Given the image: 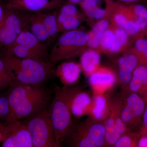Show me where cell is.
Segmentation results:
<instances>
[{
	"mask_svg": "<svg viewBox=\"0 0 147 147\" xmlns=\"http://www.w3.org/2000/svg\"><path fill=\"white\" fill-rule=\"evenodd\" d=\"M28 30L40 41L47 45L51 41L42 24L40 13H31L29 17Z\"/></svg>",
	"mask_w": 147,
	"mask_h": 147,
	"instance_id": "ac0fdd59",
	"label": "cell"
},
{
	"mask_svg": "<svg viewBox=\"0 0 147 147\" xmlns=\"http://www.w3.org/2000/svg\"><path fill=\"white\" fill-rule=\"evenodd\" d=\"M114 20L119 26L125 30L128 34H136L140 30L135 21L129 20L122 13H119L115 14L114 17Z\"/></svg>",
	"mask_w": 147,
	"mask_h": 147,
	"instance_id": "cb8c5ba5",
	"label": "cell"
},
{
	"mask_svg": "<svg viewBox=\"0 0 147 147\" xmlns=\"http://www.w3.org/2000/svg\"><path fill=\"white\" fill-rule=\"evenodd\" d=\"M108 108V116H106L104 125L105 129V145L114 146L116 141L122 136L116 124V118L120 113L121 108L110 107Z\"/></svg>",
	"mask_w": 147,
	"mask_h": 147,
	"instance_id": "4fadbf2b",
	"label": "cell"
},
{
	"mask_svg": "<svg viewBox=\"0 0 147 147\" xmlns=\"http://www.w3.org/2000/svg\"><path fill=\"white\" fill-rule=\"evenodd\" d=\"M117 1L122 2L129 3L135 2L138 1L140 0H117Z\"/></svg>",
	"mask_w": 147,
	"mask_h": 147,
	"instance_id": "8d00e7d4",
	"label": "cell"
},
{
	"mask_svg": "<svg viewBox=\"0 0 147 147\" xmlns=\"http://www.w3.org/2000/svg\"><path fill=\"white\" fill-rule=\"evenodd\" d=\"M13 82L10 71L2 59H0V90L10 85Z\"/></svg>",
	"mask_w": 147,
	"mask_h": 147,
	"instance_id": "4316f807",
	"label": "cell"
},
{
	"mask_svg": "<svg viewBox=\"0 0 147 147\" xmlns=\"http://www.w3.org/2000/svg\"><path fill=\"white\" fill-rule=\"evenodd\" d=\"M57 21L59 32L76 30L81 23L75 5L71 3L61 7L59 14L57 15Z\"/></svg>",
	"mask_w": 147,
	"mask_h": 147,
	"instance_id": "7c38bea8",
	"label": "cell"
},
{
	"mask_svg": "<svg viewBox=\"0 0 147 147\" xmlns=\"http://www.w3.org/2000/svg\"><path fill=\"white\" fill-rule=\"evenodd\" d=\"M40 17L47 34L52 40L56 39L59 32L56 11H50L40 13Z\"/></svg>",
	"mask_w": 147,
	"mask_h": 147,
	"instance_id": "44dd1931",
	"label": "cell"
},
{
	"mask_svg": "<svg viewBox=\"0 0 147 147\" xmlns=\"http://www.w3.org/2000/svg\"><path fill=\"white\" fill-rule=\"evenodd\" d=\"M11 113L10 108L7 97L0 98V118L7 117Z\"/></svg>",
	"mask_w": 147,
	"mask_h": 147,
	"instance_id": "f1b7e54d",
	"label": "cell"
},
{
	"mask_svg": "<svg viewBox=\"0 0 147 147\" xmlns=\"http://www.w3.org/2000/svg\"><path fill=\"white\" fill-rule=\"evenodd\" d=\"M88 34L82 30H72L58 37L50 52V61L55 64L75 55L77 50L88 43Z\"/></svg>",
	"mask_w": 147,
	"mask_h": 147,
	"instance_id": "52a82bcc",
	"label": "cell"
},
{
	"mask_svg": "<svg viewBox=\"0 0 147 147\" xmlns=\"http://www.w3.org/2000/svg\"><path fill=\"white\" fill-rule=\"evenodd\" d=\"M88 119L73 125L64 141L68 146L100 147L105 145V129L101 121Z\"/></svg>",
	"mask_w": 147,
	"mask_h": 147,
	"instance_id": "277c9868",
	"label": "cell"
},
{
	"mask_svg": "<svg viewBox=\"0 0 147 147\" xmlns=\"http://www.w3.org/2000/svg\"><path fill=\"white\" fill-rule=\"evenodd\" d=\"M138 59L135 55L127 54L121 57L118 62L119 79L123 85L129 84L132 72L137 67Z\"/></svg>",
	"mask_w": 147,
	"mask_h": 147,
	"instance_id": "9a60e30c",
	"label": "cell"
},
{
	"mask_svg": "<svg viewBox=\"0 0 147 147\" xmlns=\"http://www.w3.org/2000/svg\"><path fill=\"white\" fill-rule=\"evenodd\" d=\"M4 10V8L3 6L2 5L1 0H0V22L3 15Z\"/></svg>",
	"mask_w": 147,
	"mask_h": 147,
	"instance_id": "d590c367",
	"label": "cell"
},
{
	"mask_svg": "<svg viewBox=\"0 0 147 147\" xmlns=\"http://www.w3.org/2000/svg\"><path fill=\"white\" fill-rule=\"evenodd\" d=\"M22 121L30 134L33 147H55V131L48 108Z\"/></svg>",
	"mask_w": 147,
	"mask_h": 147,
	"instance_id": "5b68a950",
	"label": "cell"
},
{
	"mask_svg": "<svg viewBox=\"0 0 147 147\" xmlns=\"http://www.w3.org/2000/svg\"><path fill=\"white\" fill-rule=\"evenodd\" d=\"M108 101L106 98L100 94L95 96L89 113L92 119L101 121L107 116L108 110Z\"/></svg>",
	"mask_w": 147,
	"mask_h": 147,
	"instance_id": "ffe728a7",
	"label": "cell"
},
{
	"mask_svg": "<svg viewBox=\"0 0 147 147\" xmlns=\"http://www.w3.org/2000/svg\"><path fill=\"white\" fill-rule=\"evenodd\" d=\"M0 98H1V96H0Z\"/></svg>",
	"mask_w": 147,
	"mask_h": 147,
	"instance_id": "ab89813d",
	"label": "cell"
},
{
	"mask_svg": "<svg viewBox=\"0 0 147 147\" xmlns=\"http://www.w3.org/2000/svg\"><path fill=\"white\" fill-rule=\"evenodd\" d=\"M100 61V55L94 50H87L81 56V66L88 75H90L97 70Z\"/></svg>",
	"mask_w": 147,
	"mask_h": 147,
	"instance_id": "d6986e66",
	"label": "cell"
},
{
	"mask_svg": "<svg viewBox=\"0 0 147 147\" xmlns=\"http://www.w3.org/2000/svg\"><path fill=\"white\" fill-rule=\"evenodd\" d=\"M135 17V22L140 30H143L147 27V8L141 4L136 5L133 7Z\"/></svg>",
	"mask_w": 147,
	"mask_h": 147,
	"instance_id": "484cf974",
	"label": "cell"
},
{
	"mask_svg": "<svg viewBox=\"0 0 147 147\" xmlns=\"http://www.w3.org/2000/svg\"><path fill=\"white\" fill-rule=\"evenodd\" d=\"M132 145L131 137L127 135L123 134L115 142L114 146L115 147H130Z\"/></svg>",
	"mask_w": 147,
	"mask_h": 147,
	"instance_id": "f546056e",
	"label": "cell"
},
{
	"mask_svg": "<svg viewBox=\"0 0 147 147\" xmlns=\"http://www.w3.org/2000/svg\"><path fill=\"white\" fill-rule=\"evenodd\" d=\"M114 32L115 42L110 51L111 53H115L119 52L127 42L128 34L125 30L121 28L116 29Z\"/></svg>",
	"mask_w": 147,
	"mask_h": 147,
	"instance_id": "d4e9b609",
	"label": "cell"
},
{
	"mask_svg": "<svg viewBox=\"0 0 147 147\" xmlns=\"http://www.w3.org/2000/svg\"><path fill=\"white\" fill-rule=\"evenodd\" d=\"M143 122L145 127L147 129V107L145 110L144 116H143Z\"/></svg>",
	"mask_w": 147,
	"mask_h": 147,
	"instance_id": "e575fe53",
	"label": "cell"
},
{
	"mask_svg": "<svg viewBox=\"0 0 147 147\" xmlns=\"http://www.w3.org/2000/svg\"><path fill=\"white\" fill-rule=\"evenodd\" d=\"M115 40V32L108 29L102 34L100 38L99 45L103 50L110 51L114 44Z\"/></svg>",
	"mask_w": 147,
	"mask_h": 147,
	"instance_id": "83f0119b",
	"label": "cell"
},
{
	"mask_svg": "<svg viewBox=\"0 0 147 147\" xmlns=\"http://www.w3.org/2000/svg\"><path fill=\"white\" fill-rule=\"evenodd\" d=\"M109 23L105 20L98 21L88 34V45L92 48H96L99 45L100 38L102 34L108 29Z\"/></svg>",
	"mask_w": 147,
	"mask_h": 147,
	"instance_id": "603a6c76",
	"label": "cell"
},
{
	"mask_svg": "<svg viewBox=\"0 0 147 147\" xmlns=\"http://www.w3.org/2000/svg\"><path fill=\"white\" fill-rule=\"evenodd\" d=\"M115 80V75L106 69H97L90 75L89 78V82L93 90L100 92L112 86Z\"/></svg>",
	"mask_w": 147,
	"mask_h": 147,
	"instance_id": "5bb4252c",
	"label": "cell"
},
{
	"mask_svg": "<svg viewBox=\"0 0 147 147\" xmlns=\"http://www.w3.org/2000/svg\"><path fill=\"white\" fill-rule=\"evenodd\" d=\"M144 109V102L142 98L138 94L132 93L128 96L124 105L121 109V118L126 125L141 115Z\"/></svg>",
	"mask_w": 147,
	"mask_h": 147,
	"instance_id": "30bf717a",
	"label": "cell"
},
{
	"mask_svg": "<svg viewBox=\"0 0 147 147\" xmlns=\"http://www.w3.org/2000/svg\"><path fill=\"white\" fill-rule=\"evenodd\" d=\"M79 90L76 88L57 87L48 108L55 131V147L61 146L73 125L70 108L71 100Z\"/></svg>",
	"mask_w": 147,
	"mask_h": 147,
	"instance_id": "3957f363",
	"label": "cell"
},
{
	"mask_svg": "<svg viewBox=\"0 0 147 147\" xmlns=\"http://www.w3.org/2000/svg\"><path fill=\"white\" fill-rule=\"evenodd\" d=\"M129 85V90L134 93L139 91L142 85L147 86V68L146 66L140 65L136 67Z\"/></svg>",
	"mask_w": 147,
	"mask_h": 147,
	"instance_id": "7402d4cb",
	"label": "cell"
},
{
	"mask_svg": "<svg viewBox=\"0 0 147 147\" xmlns=\"http://www.w3.org/2000/svg\"><path fill=\"white\" fill-rule=\"evenodd\" d=\"M138 146L139 147H147V137L140 139L138 142Z\"/></svg>",
	"mask_w": 147,
	"mask_h": 147,
	"instance_id": "836d02e7",
	"label": "cell"
},
{
	"mask_svg": "<svg viewBox=\"0 0 147 147\" xmlns=\"http://www.w3.org/2000/svg\"><path fill=\"white\" fill-rule=\"evenodd\" d=\"M8 98L11 113L23 120L47 108L52 92L43 85H31L13 82Z\"/></svg>",
	"mask_w": 147,
	"mask_h": 147,
	"instance_id": "6da1fadb",
	"label": "cell"
},
{
	"mask_svg": "<svg viewBox=\"0 0 147 147\" xmlns=\"http://www.w3.org/2000/svg\"><path fill=\"white\" fill-rule=\"evenodd\" d=\"M10 71L13 82L31 85H43L56 74L54 64L50 61L22 59L5 55L3 58Z\"/></svg>",
	"mask_w": 147,
	"mask_h": 147,
	"instance_id": "7a4b0ae2",
	"label": "cell"
},
{
	"mask_svg": "<svg viewBox=\"0 0 147 147\" xmlns=\"http://www.w3.org/2000/svg\"><path fill=\"white\" fill-rule=\"evenodd\" d=\"M0 22V49L6 48L14 42L20 33L28 29L30 12L4 7Z\"/></svg>",
	"mask_w": 147,
	"mask_h": 147,
	"instance_id": "8992f818",
	"label": "cell"
},
{
	"mask_svg": "<svg viewBox=\"0 0 147 147\" xmlns=\"http://www.w3.org/2000/svg\"><path fill=\"white\" fill-rule=\"evenodd\" d=\"M61 3V0H11L3 7L30 13H42L55 10Z\"/></svg>",
	"mask_w": 147,
	"mask_h": 147,
	"instance_id": "ba28073f",
	"label": "cell"
},
{
	"mask_svg": "<svg viewBox=\"0 0 147 147\" xmlns=\"http://www.w3.org/2000/svg\"><path fill=\"white\" fill-rule=\"evenodd\" d=\"M106 11L105 9L97 7L86 13L88 17L95 19H101L105 16Z\"/></svg>",
	"mask_w": 147,
	"mask_h": 147,
	"instance_id": "1f68e13d",
	"label": "cell"
},
{
	"mask_svg": "<svg viewBox=\"0 0 147 147\" xmlns=\"http://www.w3.org/2000/svg\"><path fill=\"white\" fill-rule=\"evenodd\" d=\"M3 147H33L31 137L22 121L11 130L3 142Z\"/></svg>",
	"mask_w": 147,
	"mask_h": 147,
	"instance_id": "8fae6325",
	"label": "cell"
},
{
	"mask_svg": "<svg viewBox=\"0 0 147 147\" xmlns=\"http://www.w3.org/2000/svg\"><path fill=\"white\" fill-rule=\"evenodd\" d=\"M92 101L88 94L78 90L71 100V114L75 117L79 118L89 113Z\"/></svg>",
	"mask_w": 147,
	"mask_h": 147,
	"instance_id": "2e32d148",
	"label": "cell"
},
{
	"mask_svg": "<svg viewBox=\"0 0 147 147\" xmlns=\"http://www.w3.org/2000/svg\"><path fill=\"white\" fill-rule=\"evenodd\" d=\"M135 47L139 52L144 55L147 60V40H138L135 42Z\"/></svg>",
	"mask_w": 147,
	"mask_h": 147,
	"instance_id": "d6a6232c",
	"label": "cell"
},
{
	"mask_svg": "<svg viewBox=\"0 0 147 147\" xmlns=\"http://www.w3.org/2000/svg\"><path fill=\"white\" fill-rule=\"evenodd\" d=\"M81 67L78 64L72 62L64 63L56 71L61 81L66 86L74 84L79 79Z\"/></svg>",
	"mask_w": 147,
	"mask_h": 147,
	"instance_id": "e0dca14e",
	"label": "cell"
},
{
	"mask_svg": "<svg viewBox=\"0 0 147 147\" xmlns=\"http://www.w3.org/2000/svg\"><path fill=\"white\" fill-rule=\"evenodd\" d=\"M98 2L99 0H84L81 4L86 13L98 7Z\"/></svg>",
	"mask_w": 147,
	"mask_h": 147,
	"instance_id": "4dcf8cb0",
	"label": "cell"
},
{
	"mask_svg": "<svg viewBox=\"0 0 147 147\" xmlns=\"http://www.w3.org/2000/svg\"><path fill=\"white\" fill-rule=\"evenodd\" d=\"M7 2L9 1H11V0H7Z\"/></svg>",
	"mask_w": 147,
	"mask_h": 147,
	"instance_id": "f35d334b",
	"label": "cell"
},
{
	"mask_svg": "<svg viewBox=\"0 0 147 147\" xmlns=\"http://www.w3.org/2000/svg\"><path fill=\"white\" fill-rule=\"evenodd\" d=\"M70 3L73 4L81 3L84 0H67Z\"/></svg>",
	"mask_w": 147,
	"mask_h": 147,
	"instance_id": "74e56055",
	"label": "cell"
},
{
	"mask_svg": "<svg viewBox=\"0 0 147 147\" xmlns=\"http://www.w3.org/2000/svg\"><path fill=\"white\" fill-rule=\"evenodd\" d=\"M13 43L26 46L38 55L42 61H50V52L47 45L40 41L28 29L21 32Z\"/></svg>",
	"mask_w": 147,
	"mask_h": 147,
	"instance_id": "9c48e42d",
	"label": "cell"
}]
</instances>
